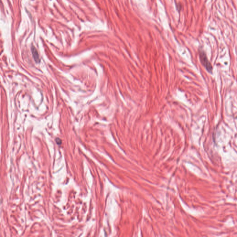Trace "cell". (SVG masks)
Wrapping results in <instances>:
<instances>
[{
    "instance_id": "2",
    "label": "cell",
    "mask_w": 237,
    "mask_h": 237,
    "mask_svg": "<svg viewBox=\"0 0 237 237\" xmlns=\"http://www.w3.org/2000/svg\"><path fill=\"white\" fill-rule=\"evenodd\" d=\"M31 52L33 56V59L36 63H39L40 61L38 51L34 46H32L31 48Z\"/></svg>"
},
{
    "instance_id": "1",
    "label": "cell",
    "mask_w": 237,
    "mask_h": 237,
    "mask_svg": "<svg viewBox=\"0 0 237 237\" xmlns=\"http://www.w3.org/2000/svg\"><path fill=\"white\" fill-rule=\"evenodd\" d=\"M199 55L200 61H201V63H202V65L205 68L206 70L209 73H212L213 69V66H212L211 63L207 59L206 54L202 49H199Z\"/></svg>"
},
{
    "instance_id": "3",
    "label": "cell",
    "mask_w": 237,
    "mask_h": 237,
    "mask_svg": "<svg viewBox=\"0 0 237 237\" xmlns=\"http://www.w3.org/2000/svg\"><path fill=\"white\" fill-rule=\"evenodd\" d=\"M56 143L58 144H60L62 143V140L59 138H56Z\"/></svg>"
}]
</instances>
